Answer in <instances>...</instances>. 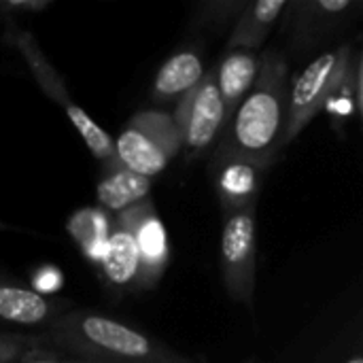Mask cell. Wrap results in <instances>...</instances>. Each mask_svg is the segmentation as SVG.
<instances>
[{"mask_svg": "<svg viewBox=\"0 0 363 363\" xmlns=\"http://www.w3.org/2000/svg\"><path fill=\"white\" fill-rule=\"evenodd\" d=\"M289 104V64L283 51L266 49L253 87L236 108L213 151L277 164L285 145Z\"/></svg>", "mask_w": 363, "mask_h": 363, "instance_id": "6da1fadb", "label": "cell"}, {"mask_svg": "<svg viewBox=\"0 0 363 363\" xmlns=\"http://www.w3.org/2000/svg\"><path fill=\"white\" fill-rule=\"evenodd\" d=\"M45 338L85 363H191L149 334L89 311L68 308L45 328Z\"/></svg>", "mask_w": 363, "mask_h": 363, "instance_id": "7a4b0ae2", "label": "cell"}, {"mask_svg": "<svg viewBox=\"0 0 363 363\" xmlns=\"http://www.w3.org/2000/svg\"><path fill=\"white\" fill-rule=\"evenodd\" d=\"M359 66V53L351 43H340L317 55L296 79L289 83V104L283 145L294 143L311 121L338 96L340 89L353 79Z\"/></svg>", "mask_w": 363, "mask_h": 363, "instance_id": "3957f363", "label": "cell"}, {"mask_svg": "<svg viewBox=\"0 0 363 363\" xmlns=\"http://www.w3.org/2000/svg\"><path fill=\"white\" fill-rule=\"evenodd\" d=\"M9 43L19 51L21 60L26 62L30 74L34 77L38 89L51 100L55 102L68 117V121L74 125V130L79 132V136L83 138V143L87 145V149L91 151V155L102 164H111L115 162V145H113V136L102 130L68 94L64 79L60 77V72L55 70V66L49 62V57L45 55V51L40 49L38 40L34 38L32 32L21 30L17 26L9 28Z\"/></svg>", "mask_w": 363, "mask_h": 363, "instance_id": "277c9868", "label": "cell"}, {"mask_svg": "<svg viewBox=\"0 0 363 363\" xmlns=\"http://www.w3.org/2000/svg\"><path fill=\"white\" fill-rule=\"evenodd\" d=\"M115 160L128 170L155 179L181 153L183 143L170 113L149 108L132 115L125 128L113 138Z\"/></svg>", "mask_w": 363, "mask_h": 363, "instance_id": "5b68a950", "label": "cell"}, {"mask_svg": "<svg viewBox=\"0 0 363 363\" xmlns=\"http://www.w3.org/2000/svg\"><path fill=\"white\" fill-rule=\"evenodd\" d=\"M172 119L179 128L185 160H198L211 153L225 128V111L215 81V68H206L204 77L174 104Z\"/></svg>", "mask_w": 363, "mask_h": 363, "instance_id": "8992f818", "label": "cell"}, {"mask_svg": "<svg viewBox=\"0 0 363 363\" xmlns=\"http://www.w3.org/2000/svg\"><path fill=\"white\" fill-rule=\"evenodd\" d=\"M362 11V0H289L283 17L291 53L304 55L328 43L345 32Z\"/></svg>", "mask_w": 363, "mask_h": 363, "instance_id": "52a82bcc", "label": "cell"}, {"mask_svg": "<svg viewBox=\"0 0 363 363\" xmlns=\"http://www.w3.org/2000/svg\"><path fill=\"white\" fill-rule=\"evenodd\" d=\"M257 208L223 217L221 230V272L223 285L232 300L253 306L257 238H255Z\"/></svg>", "mask_w": 363, "mask_h": 363, "instance_id": "ba28073f", "label": "cell"}, {"mask_svg": "<svg viewBox=\"0 0 363 363\" xmlns=\"http://www.w3.org/2000/svg\"><path fill=\"white\" fill-rule=\"evenodd\" d=\"M272 164L240 157L234 153L211 151L208 174L223 217L257 208L264 174Z\"/></svg>", "mask_w": 363, "mask_h": 363, "instance_id": "9c48e42d", "label": "cell"}, {"mask_svg": "<svg viewBox=\"0 0 363 363\" xmlns=\"http://www.w3.org/2000/svg\"><path fill=\"white\" fill-rule=\"evenodd\" d=\"M115 219H119L130 230L136 242L143 268L140 291L153 289L164 279L170 264V242L164 221L155 211V204L151 202V198H147L130 206L128 211L115 215Z\"/></svg>", "mask_w": 363, "mask_h": 363, "instance_id": "30bf717a", "label": "cell"}, {"mask_svg": "<svg viewBox=\"0 0 363 363\" xmlns=\"http://www.w3.org/2000/svg\"><path fill=\"white\" fill-rule=\"evenodd\" d=\"M70 308V302L45 298L30 287L0 277V323L21 328H47Z\"/></svg>", "mask_w": 363, "mask_h": 363, "instance_id": "8fae6325", "label": "cell"}, {"mask_svg": "<svg viewBox=\"0 0 363 363\" xmlns=\"http://www.w3.org/2000/svg\"><path fill=\"white\" fill-rule=\"evenodd\" d=\"M98 268L111 287L121 291H140L143 268L138 249L130 230L119 219H115V215L108 236V249Z\"/></svg>", "mask_w": 363, "mask_h": 363, "instance_id": "7c38bea8", "label": "cell"}, {"mask_svg": "<svg viewBox=\"0 0 363 363\" xmlns=\"http://www.w3.org/2000/svg\"><path fill=\"white\" fill-rule=\"evenodd\" d=\"M257 70H259V53L245 51V49L225 51L219 64L215 66V81L225 111V125L234 117L236 108L240 106L249 89L253 87Z\"/></svg>", "mask_w": 363, "mask_h": 363, "instance_id": "4fadbf2b", "label": "cell"}, {"mask_svg": "<svg viewBox=\"0 0 363 363\" xmlns=\"http://www.w3.org/2000/svg\"><path fill=\"white\" fill-rule=\"evenodd\" d=\"M151 185H153L151 179H145L128 170L115 160L102 166V177L96 187V200L98 206L108 215H119L130 206L147 200L151 194Z\"/></svg>", "mask_w": 363, "mask_h": 363, "instance_id": "5bb4252c", "label": "cell"}, {"mask_svg": "<svg viewBox=\"0 0 363 363\" xmlns=\"http://www.w3.org/2000/svg\"><path fill=\"white\" fill-rule=\"evenodd\" d=\"M206 68L196 49H183L168 57L151 85L153 104H177L202 77Z\"/></svg>", "mask_w": 363, "mask_h": 363, "instance_id": "9a60e30c", "label": "cell"}, {"mask_svg": "<svg viewBox=\"0 0 363 363\" xmlns=\"http://www.w3.org/2000/svg\"><path fill=\"white\" fill-rule=\"evenodd\" d=\"M289 0H257L249 2L240 17L236 19L234 28L230 30L228 49H245V51H259L266 38L270 36L277 21L283 17Z\"/></svg>", "mask_w": 363, "mask_h": 363, "instance_id": "2e32d148", "label": "cell"}, {"mask_svg": "<svg viewBox=\"0 0 363 363\" xmlns=\"http://www.w3.org/2000/svg\"><path fill=\"white\" fill-rule=\"evenodd\" d=\"M111 225L113 215H108L100 206H85L68 217L66 232L72 238V242L81 249L83 257L89 264L100 266L108 249Z\"/></svg>", "mask_w": 363, "mask_h": 363, "instance_id": "e0dca14e", "label": "cell"}, {"mask_svg": "<svg viewBox=\"0 0 363 363\" xmlns=\"http://www.w3.org/2000/svg\"><path fill=\"white\" fill-rule=\"evenodd\" d=\"M247 4L249 2L245 0H211L198 6L196 21L213 30H225V28L232 30Z\"/></svg>", "mask_w": 363, "mask_h": 363, "instance_id": "ac0fdd59", "label": "cell"}, {"mask_svg": "<svg viewBox=\"0 0 363 363\" xmlns=\"http://www.w3.org/2000/svg\"><path fill=\"white\" fill-rule=\"evenodd\" d=\"M40 349V338L26 334H0V363H19L26 355Z\"/></svg>", "mask_w": 363, "mask_h": 363, "instance_id": "d6986e66", "label": "cell"}, {"mask_svg": "<svg viewBox=\"0 0 363 363\" xmlns=\"http://www.w3.org/2000/svg\"><path fill=\"white\" fill-rule=\"evenodd\" d=\"M62 281H64V277H62V270L60 268H55V266H43V268H38L34 274H32V291H36V294H40V296H45V298H49L47 294H55L60 287H62Z\"/></svg>", "mask_w": 363, "mask_h": 363, "instance_id": "ffe728a7", "label": "cell"}, {"mask_svg": "<svg viewBox=\"0 0 363 363\" xmlns=\"http://www.w3.org/2000/svg\"><path fill=\"white\" fill-rule=\"evenodd\" d=\"M51 6V0H0V15L2 17H21V15H36Z\"/></svg>", "mask_w": 363, "mask_h": 363, "instance_id": "44dd1931", "label": "cell"}, {"mask_svg": "<svg viewBox=\"0 0 363 363\" xmlns=\"http://www.w3.org/2000/svg\"><path fill=\"white\" fill-rule=\"evenodd\" d=\"M19 363H77V362H66V359L51 357V355H47V353H43V351L38 349V351H34V353L26 355V357H23ZM81 363H85V362H81Z\"/></svg>", "mask_w": 363, "mask_h": 363, "instance_id": "7402d4cb", "label": "cell"}, {"mask_svg": "<svg viewBox=\"0 0 363 363\" xmlns=\"http://www.w3.org/2000/svg\"><path fill=\"white\" fill-rule=\"evenodd\" d=\"M4 230H11V228H9L6 223H2V221H0V232H4Z\"/></svg>", "mask_w": 363, "mask_h": 363, "instance_id": "603a6c76", "label": "cell"}, {"mask_svg": "<svg viewBox=\"0 0 363 363\" xmlns=\"http://www.w3.org/2000/svg\"><path fill=\"white\" fill-rule=\"evenodd\" d=\"M0 17H2V15H0Z\"/></svg>", "mask_w": 363, "mask_h": 363, "instance_id": "cb8c5ba5", "label": "cell"}]
</instances>
